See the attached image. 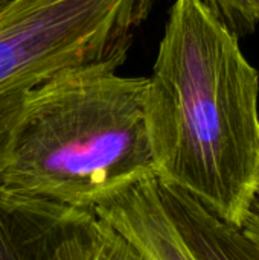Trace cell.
<instances>
[{"mask_svg":"<svg viewBox=\"0 0 259 260\" xmlns=\"http://www.w3.org/2000/svg\"><path fill=\"white\" fill-rule=\"evenodd\" d=\"M259 75L203 0H176L147 78L156 177L240 227L259 184Z\"/></svg>","mask_w":259,"mask_h":260,"instance_id":"6da1fadb","label":"cell"},{"mask_svg":"<svg viewBox=\"0 0 259 260\" xmlns=\"http://www.w3.org/2000/svg\"><path fill=\"white\" fill-rule=\"evenodd\" d=\"M145 91L147 78L104 66L60 73L26 91L0 189L95 212L156 177Z\"/></svg>","mask_w":259,"mask_h":260,"instance_id":"7a4b0ae2","label":"cell"},{"mask_svg":"<svg viewBox=\"0 0 259 260\" xmlns=\"http://www.w3.org/2000/svg\"><path fill=\"white\" fill-rule=\"evenodd\" d=\"M159 0H0V98L92 66L119 69Z\"/></svg>","mask_w":259,"mask_h":260,"instance_id":"3957f363","label":"cell"},{"mask_svg":"<svg viewBox=\"0 0 259 260\" xmlns=\"http://www.w3.org/2000/svg\"><path fill=\"white\" fill-rule=\"evenodd\" d=\"M95 212L0 189V260H87Z\"/></svg>","mask_w":259,"mask_h":260,"instance_id":"277c9868","label":"cell"},{"mask_svg":"<svg viewBox=\"0 0 259 260\" xmlns=\"http://www.w3.org/2000/svg\"><path fill=\"white\" fill-rule=\"evenodd\" d=\"M156 195L195 260H259V247L191 193L154 178Z\"/></svg>","mask_w":259,"mask_h":260,"instance_id":"5b68a950","label":"cell"},{"mask_svg":"<svg viewBox=\"0 0 259 260\" xmlns=\"http://www.w3.org/2000/svg\"><path fill=\"white\" fill-rule=\"evenodd\" d=\"M147 178L116 193L95 209V215L121 232L148 260H195L165 213Z\"/></svg>","mask_w":259,"mask_h":260,"instance_id":"8992f818","label":"cell"},{"mask_svg":"<svg viewBox=\"0 0 259 260\" xmlns=\"http://www.w3.org/2000/svg\"><path fill=\"white\" fill-rule=\"evenodd\" d=\"M87 260H148L121 232L95 215Z\"/></svg>","mask_w":259,"mask_h":260,"instance_id":"52a82bcc","label":"cell"},{"mask_svg":"<svg viewBox=\"0 0 259 260\" xmlns=\"http://www.w3.org/2000/svg\"><path fill=\"white\" fill-rule=\"evenodd\" d=\"M215 17L238 38L259 26V0H203Z\"/></svg>","mask_w":259,"mask_h":260,"instance_id":"ba28073f","label":"cell"},{"mask_svg":"<svg viewBox=\"0 0 259 260\" xmlns=\"http://www.w3.org/2000/svg\"><path fill=\"white\" fill-rule=\"evenodd\" d=\"M24 94L26 91H18L0 98V172L9 157L14 129L23 110Z\"/></svg>","mask_w":259,"mask_h":260,"instance_id":"9c48e42d","label":"cell"},{"mask_svg":"<svg viewBox=\"0 0 259 260\" xmlns=\"http://www.w3.org/2000/svg\"><path fill=\"white\" fill-rule=\"evenodd\" d=\"M240 229L259 247V184L240 224Z\"/></svg>","mask_w":259,"mask_h":260,"instance_id":"30bf717a","label":"cell"}]
</instances>
